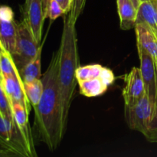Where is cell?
Segmentation results:
<instances>
[{
    "mask_svg": "<svg viewBox=\"0 0 157 157\" xmlns=\"http://www.w3.org/2000/svg\"><path fill=\"white\" fill-rule=\"evenodd\" d=\"M60 49L54 52L47 70L41 76L43 91L35 110V127L40 140L51 151L61 144L64 133L61 117V98L60 94L58 70Z\"/></svg>",
    "mask_w": 157,
    "mask_h": 157,
    "instance_id": "6da1fadb",
    "label": "cell"
},
{
    "mask_svg": "<svg viewBox=\"0 0 157 157\" xmlns=\"http://www.w3.org/2000/svg\"><path fill=\"white\" fill-rule=\"evenodd\" d=\"M60 61L58 70L60 94L61 98V117L64 133L67 130L69 110L77 84L76 71L80 60L75 23L64 16V25L60 44Z\"/></svg>",
    "mask_w": 157,
    "mask_h": 157,
    "instance_id": "7a4b0ae2",
    "label": "cell"
},
{
    "mask_svg": "<svg viewBox=\"0 0 157 157\" xmlns=\"http://www.w3.org/2000/svg\"><path fill=\"white\" fill-rule=\"evenodd\" d=\"M0 156H37L31 130H21L14 117L0 115Z\"/></svg>",
    "mask_w": 157,
    "mask_h": 157,
    "instance_id": "3957f363",
    "label": "cell"
},
{
    "mask_svg": "<svg viewBox=\"0 0 157 157\" xmlns=\"http://www.w3.org/2000/svg\"><path fill=\"white\" fill-rule=\"evenodd\" d=\"M40 44L32 35L27 21L24 18L17 25V40L15 52L12 55L15 64L18 71L37 55Z\"/></svg>",
    "mask_w": 157,
    "mask_h": 157,
    "instance_id": "277c9868",
    "label": "cell"
},
{
    "mask_svg": "<svg viewBox=\"0 0 157 157\" xmlns=\"http://www.w3.org/2000/svg\"><path fill=\"white\" fill-rule=\"evenodd\" d=\"M124 111L128 127L146 136L150 131L153 118V108L147 94L133 105L125 106Z\"/></svg>",
    "mask_w": 157,
    "mask_h": 157,
    "instance_id": "5b68a950",
    "label": "cell"
},
{
    "mask_svg": "<svg viewBox=\"0 0 157 157\" xmlns=\"http://www.w3.org/2000/svg\"><path fill=\"white\" fill-rule=\"evenodd\" d=\"M124 87L122 95L125 106L137 103L145 94V86L140 67H133L124 77Z\"/></svg>",
    "mask_w": 157,
    "mask_h": 157,
    "instance_id": "8992f818",
    "label": "cell"
},
{
    "mask_svg": "<svg viewBox=\"0 0 157 157\" xmlns=\"http://www.w3.org/2000/svg\"><path fill=\"white\" fill-rule=\"evenodd\" d=\"M115 80V76L110 69L107 68L100 76L94 77L84 81H79L80 93L87 98L101 96L105 93Z\"/></svg>",
    "mask_w": 157,
    "mask_h": 157,
    "instance_id": "52a82bcc",
    "label": "cell"
},
{
    "mask_svg": "<svg viewBox=\"0 0 157 157\" xmlns=\"http://www.w3.org/2000/svg\"><path fill=\"white\" fill-rule=\"evenodd\" d=\"M25 10V19L30 29L32 35L40 44L41 41L42 29L45 19L43 11L42 0H32Z\"/></svg>",
    "mask_w": 157,
    "mask_h": 157,
    "instance_id": "ba28073f",
    "label": "cell"
},
{
    "mask_svg": "<svg viewBox=\"0 0 157 157\" xmlns=\"http://www.w3.org/2000/svg\"><path fill=\"white\" fill-rule=\"evenodd\" d=\"M134 29L136 44L151 56L157 67V36L145 23H137Z\"/></svg>",
    "mask_w": 157,
    "mask_h": 157,
    "instance_id": "9c48e42d",
    "label": "cell"
},
{
    "mask_svg": "<svg viewBox=\"0 0 157 157\" xmlns=\"http://www.w3.org/2000/svg\"><path fill=\"white\" fill-rule=\"evenodd\" d=\"M17 25L14 18L0 19V43L12 55L16 48Z\"/></svg>",
    "mask_w": 157,
    "mask_h": 157,
    "instance_id": "30bf717a",
    "label": "cell"
},
{
    "mask_svg": "<svg viewBox=\"0 0 157 157\" xmlns=\"http://www.w3.org/2000/svg\"><path fill=\"white\" fill-rule=\"evenodd\" d=\"M145 23L157 36V0L142 2L137 9L136 24Z\"/></svg>",
    "mask_w": 157,
    "mask_h": 157,
    "instance_id": "8fae6325",
    "label": "cell"
},
{
    "mask_svg": "<svg viewBox=\"0 0 157 157\" xmlns=\"http://www.w3.org/2000/svg\"><path fill=\"white\" fill-rule=\"evenodd\" d=\"M121 28L123 30H130L136 25L137 10L131 0H117Z\"/></svg>",
    "mask_w": 157,
    "mask_h": 157,
    "instance_id": "7c38bea8",
    "label": "cell"
},
{
    "mask_svg": "<svg viewBox=\"0 0 157 157\" xmlns=\"http://www.w3.org/2000/svg\"><path fill=\"white\" fill-rule=\"evenodd\" d=\"M42 48V45H40L35 58L31 60L29 62H28L19 71V74L24 83H29L36 79L41 78V61Z\"/></svg>",
    "mask_w": 157,
    "mask_h": 157,
    "instance_id": "4fadbf2b",
    "label": "cell"
},
{
    "mask_svg": "<svg viewBox=\"0 0 157 157\" xmlns=\"http://www.w3.org/2000/svg\"><path fill=\"white\" fill-rule=\"evenodd\" d=\"M24 88L27 98L32 107H35L41 99L43 91V84L41 79H36L29 83H24Z\"/></svg>",
    "mask_w": 157,
    "mask_h": 157,
    "instance_id": "5bb4252c",
    "label": "cell"
},
{
    "mask_svg": "<svg viewBox=\"0 0 157 157\" xmlns=\"http://www.w3.org/2000/svg\"><path fill=\"white\" fill-rule=\"evenodd\" d=\"M14 119L18 127L23 130H31L29 126V113L27 109L19 102L10 103Z\"/></svg>",
    "mask_w": 157,
    "mask_h": 157,
    "instance_id": "9a60e30c",
    "label": "cell"
},
{
    "mask_svg": "<svg viewBox=\"0 0 157 157\" xmlns=\"http://www.w3.org/2000/svg\"><path fill=\"white\" fill-rule=\"evenodd\" d=\"M106 67L99 64H88L85 66H79L76 71V79L78 82L100 76L103 74Z\"/></svg>",
    "mask_w": 157,
    "mask_h": 157,
    "instance_id": "2e32d148",
    "label": "cell"
},
{
    "mask_svg": "<svg viewBox=\"0 0 157 157\" xmlns=\"http://www.w3.org/2000/svg\"><path fill=\"white\" fill-rule=\"evenodd\" d=\"M0 67L2 75H15L16 67L12 55L0 43Z\"/></svg>",
    "mask_w": 157,
    "mask_h": 157,
    "instance_id": "e0dca14e",
    "label": "cell"
},
{
    "mask_svg": "<svg viewBox=\"0 0 157 157\" xmlns=\"http://www.w3.org/2000/svg\"><path fill=\"white\" fill-rule=\"evenodd\" d=\"M0 115L4 118H11L13 117L10 101L3 88L1 75H0Z\"/></svg>",
    "mask_w": 157,
    "mask_h": 157,
    "instance_id": "ac0fdd59",
    "label": "cell"
},
{
    "mask_svg": "<svg viewBox=\"0 0 157 157\" xmlns=\"http://www.w3.org/2000/svg\"><path fill=\"white\" fill-rule=\"evenodd\" d=\"M86 0H73V5H72L71 10L70 14L68 15L70 19L76 24L77 20L81 15V12L84 10V6H85Z\"/></svg>",
    "mask_w": 157,
    "mask_h": 157,
    "instance_id": "d6986e66",
    "label": "cell"
},
{
    "mask_svg": "<svg viewBox=\"0 0 157 157\" xmlns=\"http://www.w3.org/2000/svg\"><path fill=\"white\" fill-rule=\"evenodd\" d=\"M64 15V12L55 0H52L48 10V18L51 20H55L61 15Z\"/></svg>",
    "mask_w": 157,
    "mask_h": 157,
    "instance_id": "ffe728a7",
    "label": "cell"
},
{
    "mask_svg": "<svg viewBox=\"0 0 157 157\" xmlns=\"http://www.w3.org/2000/svg\"><path fill=\"white\" fill-rule=\"evenodd\" d=\"M64 12V15L71 12L73 5V0H55Z\"/></svg>",
    "mask_w": 157,
    "mask_h": 157,
    "instance_id": "44dd1931",
    "label": "cell"
},
{
    "mask_svg": "<svg viewBox=\"0 0 157 157\" xmlns=\"http://www.w3.org/2000/svg\"><path fill=\"white\" fill-rule=\"evenodd\" d=\"M145 137L150 142L157 143V126L152 127L150 131L148 132V133L146 135Z\"/></svg>",
    "mask_w": 157,
    "mask_h": 157,
    "instance_id": "7402d4cb",
    "label": "cell"
},
{
    "mask_svg": "<svg viewBox=\"0 0 157 157\" xmlns=\"http://www.w3.org/2000/svg\"><path fill=\"white\" fill-rule=\"evenodd\" d=\"M51 2H52V0H42L43 11H44V15L45 18H48V10Z\"/></svg>",
    "mask_w": 157,
    "mask_h": 157,
    "instance_id": "603a6c76",
    "label": "cell"
},
{
    "mask_svg": "<svg viewBox=\"0 0 157 157\" xmlns=\"http://www.w3.org/2000/svg\"><path fill=\"white\" fill-rule=\"evenodd\" d=\"M131 2H133V6H134V7L136 8V10H137L138 7H139L140 4V2H141L140 0H131Z\"/></svg>",
    "mask_w": 157,
    "mask_h": 157,
    "instance_id": "cb8c5ba5",
    "label": "cell"
},
{
    "mask_svg": "<svg viewBox=\"0 0 157 157\" xmlns=\"http://www.w3.org/2000/svg\"><path fill=\"white\" fill-rule=\"evenodd\" d=\"M31 1H32V0H25V9H25L26 8L29 6V3L31 2Z\"/></svg>",
    "mask_w": 157,
    "mask_h": 157,
    "instance_id": "d4e9b609",
    "label": "cell"
},
{
    "mask_svg": "<svg viewBox=\"0 0 157 157\" xmlns=\"http://www.w3.org/2000/svg\"><path fill=\"white\" fill-rule=\"evenodd\" d=\"M145 1H150V0H140L141 2H145Z\"/></svg>",
    "mask_w": 157,
    "mask_h": 157,
    "instance_id": "484cf974",
    "label": "cell"
},
{
    "mask_svg": "<svg viewBox=\"0 0 157 157\" xmlns=\"http://www.w3.org/2000/svg\"><path fill=\"white\" fill-rule=\"evenodd\" d=\"M0 75H1V67H0Z\"/></svg>",
    "mask_w": 157,
    "mask_h": 157,
    "instance_id": "4316f807",
    "label": "cell"
}]
</instances>
